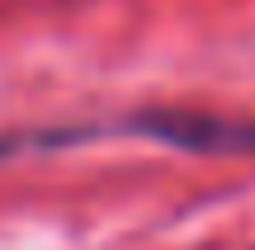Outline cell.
I'll return each mask as SVG.
<instances>
[{"mask_svg":"<svg viewBox=\"0 0 255 250\" xmlns=\"http://www.w3.org/2000/svg\"><path fill=\"white\" fill-rule=\"evenodd\" d=\"M123 132L180 151H203V156H255V118H227V113L199 109H146L123 118Z\"/></svg>","mask_w":255,"mask_h":250,"instance_id":"obj_1","label":"cell"}]
</instances>
